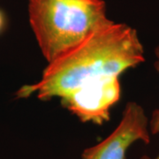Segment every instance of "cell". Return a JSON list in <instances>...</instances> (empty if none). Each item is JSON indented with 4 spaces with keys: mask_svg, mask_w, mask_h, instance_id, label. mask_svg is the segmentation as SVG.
<instances>
[{
    "mask_svg": "<svg viewBox=\"0 0 159 159\" xmlns=\"http://www.w3.org/2000/svg\"><path fill=\"white\" fill-rule=\"evenodd\" d=\"M144 61L136 30L111 22L48 63L41 79L22 87L18 97L58 98L80 121L102 125L120 99V75Z\"/></svg>",
    "mask_w": 159,
    "mask_h": 159,
    "instance_id": "cell-1",
    "label": "cell"
},
{
    "mask_svg": "<svg viewBox=\"0 0 159 159\" xmlns=\"http://www.w3.org/2000/svg\"><path fill=\"white\" fill-rule=\"evenodd\" d=\"M29 22L50 63L112 20L102 0H29Z\"/></svg>",
    "mask_w": 159,
    "mask_h": 159,
    "instance_id": "cell-2",
    "label": "cell"
},
{
    "mask_svg": "<svg viewBox=\"0 0 159 159\" xmlns=\"http://www.w3.org/2000/svg\"><path fill=\"white\" fill-rule=\"evenodd\" d=\"M138 141L150 142L149 121L140 104L129 102L116 129L102 142L86 148L81 159H125L128 148Z\"/></svg>",
    "mask_w": 159,
    "mask_h": 159,
    "instance_id": "cell-3",
    "label": "cell"
},
{
    "mask_svg": "<svg viewBox=\"0 0 159 159\" xmlns=\"http://www.w3.org/2000/svg\"><path fill=\"white\" fill-rule=\"evenodd\" d=\"M155 55L157 60L154 63V67L159 74V45L155 49ZM149 131L152 134L159 133V109L155 110L152 113L151 119L149 120Z\"/></svg>",
    "mask_w": 159,
    "mask_h": 159,
    "instance_id": "cell-4",
    "label": "cell"
},
{
    "mask_svg": "<svg viewBox=\"0 0 159 159\" xmlns=\"http://www.w3.org/2000/svg\"><path fill=\"white\" fill-rule=\"evenodd\" d=\"M5 25H6V18L4 16V13L0 11V32L3 31Z\"/></svg>",
    "mask_w": 159,
    "mask_h": 159,
    "instance_id": "cell-5",
    "label": "cell"
},
{
    "mask_svg": "<svg viewBox=\"0 0 159 159\" xmlns=\"http://www.w3.org/2000/svg\"><path fill=\"white\" fill-rule=\"evenodd\" d=\"M141 159H151L149 157H148V156H146V155H144V156H142V157H141ZM155 159H159V155L156 157Z\"/></svg>",
    "mask_w": 159,
    "mask_h": 159,
    "instance_id": "cell-6",
    "label": "cell"
}]
</instances>
